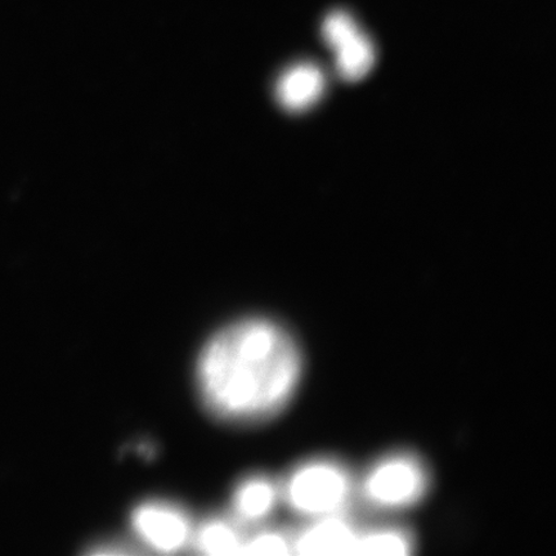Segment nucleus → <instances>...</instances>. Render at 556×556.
Segmentation results:
<instances>
[{
  "instance_id": "1",
  "label": "nucleus",
  "mask_w": 556,
  "mask_h": 556,
  "mask_svg": "<svg viewBox=\"0 0 556 556\" xmlns=\"http://www.w3.org/2000/svg\"><path fill=\"white\" fill-rule=\"evenodd\" d=\"M302 372L301 352L281 326L249 318L208 340L198 387L208 412L229 422L266 420L287 405Z\"/></svg>"
},
{
  "instance_id": "2",
  "label": "nucleus",
  "mask_w": 556,
  "mask_h": 556,
  "mask_svg": "<svg viewBox=\"0 0 556 556\" xmlns=\"http://www.w3.org/2000/svg\"><path fill=\"white\" fill-rule=\"evenodd\" d=\"M353 483L342 465L315 460L296 468L285 484L283 496L298 514L315 519L338 516L350 503Z\"/></svg>"
},
{
  "instance_id": "3",
  "label": "nucleus",
  "mask_w": 556,
  "mask_h": 556,
  "mask_svg": "<svg viewBox=\"0 0 556 556\" xmlns=\"http://www.w3.org/2000/svg\"><path fill=\"white\" fill-rule=\"evenodd\" d=\"M428 484V472L419 458L395 454L374 465L361 485V493L368 505L378 509H402L420 502Z\"/></svg>"
},
{
  "instance_id": "4",
  "label": "nucleus",
  "mask_w": 556,
  "mask_h": 556,
  "mask_svg": "<svg viewBox=\"0 0 556 556\" xmlns=\"http://www.w3.org/2000/svg\"><path fill=\"white\" fill-rule=\"evenodd\" d=\"M131 526L146 546L159 553H176L187 545L191 525L177 506L166 503H146L131 516Z\"/></svg>"
},
{
  "instance_id": "5",
  "label": "nucleus",
  "mask_w": 556,
  "mask_h": 556,
  "mask_svg": "<svg viewBox=\"0 0 556 556\" xmlns=\"http://www.w3.org/2000/svg\"><path fill=\"white\" fill-rule=\"evenodd\" d=\"M359 532L340 516L316 519L295 540L293 548L302 555H354Z\"/></svg>"
},
{
  "instance_id": "6",
  "label": "nucleus",
  "mask_w": 556,
  "mask_h": 556,
  "mask_svg": "<svg viewBox=\"0 0 556 556\" xmlns=\"http://www.w3.org/2000/svg\"><path fill=\"white\" fill-rule=\"evenodd\" d=\"M326 78L321 68L309 62L288 67L278 76L275 96L278 104L289 113H303L321 99Z\"/></svg>"
},
{
  "instance_id": "7",
  "label": "nucleus",
  "mask_w": 556,
  "mask_h": 556,
  "mask_svg": "<svg viewBox=\"0 0 556 556\" xmlns=\"http://www.w3.org/2000/svg\"><path fill=\"white\" fill-rule=\"evenodd\" d=\"M278 497L280 491L273 479L263 476L250 477L241 482L233 493L235 516L245 523H256L269 517Z\"/></svg>"
},
{
  "instance_id": "8",
  "label": "nucleus",
  "mask_w": 556,
  "mask_h": 556,
  "mask_svg": "<svg viewBox=\"0 0 556 556\" xmlns=\"http://www.w3.org/2000/svg\"><path fill=\"white\" fill-rule=\"evenodd\" d=\"M333 52H336L338 73L346 81L365 78L375 64L372 41L359 30L333 48Z\"/></svg>"
},
{
  "instance_id": "9",
  "label": "nucleus",
  "mask_w": 556,
  "mask_h": 556,
  "mask_svg": "<svg viewBox=\"0 0 556 556\" xmlns=\"http://www.w3.org/2000/svg\"><path fill=\"white\" fill-rule=\"evenodd\" d=\"M243 539L231 521L211 519L205 521L194 534V548L206 555H238L241 554Z\"/></svg>"
},
{
  "instance_id": "10",
  "label": "nucleus",
  "mask_w": 556,
  "mask_h": 556,
  "mask_svg": "<svg viewBox=\"0 0 556 556\" xmlns=\"http://www.w3.org/2000/svg\"><path fill=\"white\" fill-rule=\"evenodd\" d=\"M412 536L399 528H380V530L359 532L354 555H407L412 553Z\"/></svg>"
},
{
  "instance_id": "11",
  "label": "nucleus",
  "mask_w": 556,
  "mask_h": 556,
  "mask_svg": "<svg viewBox=\"0 0 556 556\" xmlns=\"http://www.w3.org/2000/svg\"><path fill=\"white\" fill-rule=\"evenodd\" d=\"M293 548V540L281 532L264 531L243 541L241 554L245 555H287Z\"/></svg>"
},
{
  "instance_id": "12",
  "label": "nucleus",
  "mask_w": 556,
  "mask_h": 556,
  "mask_svg": "<svg viewBox=\"0 0 556 556\" xmlns=\"http://www.w3.org/2000/svg\"><path fill=\"white\" fill-rule=\"evenodd\" d=\"M358 31L357 24L345 12H332L323 24V38L331 50Z\"/></svg>"
}]
</instances>
